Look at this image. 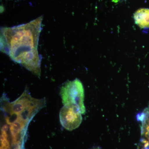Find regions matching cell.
<instances>
[{"label": "cell", "mask_w": 149, "mask_h": 149, "mask_svg": "<svg viewBox=\"0 0 149 149\" xmlns=\"http://www.w3.org/2000/svg\"><path fill=\"white\" fill-rule=\"evenodd\" d=\"M8 128L7 125H5L1 130V149H10L7 133Z\"/></svg>", "instance_id": "obj_7"}, {"label": "cell", "mask_w": 149, "mask_h": 149, "mask_svg": "<svg viewBox=\"0 0 149 149\" xmlns=\"http://www.w3.org/2000/svg\"><path fill=\"white\" fill-rule=\"evenodd\" d=\"M93 149H100V148H94Z\"/></svg>", "instance_id": "obj_9"}, {"label": "cell", "mask_w": 149, "mask_h": 149, "mask_svg": "<svg viewBox=\"0 0 149 149\" xmlns=\"http://www.w3.org/2000/svg\"><path fill=\"white\" fill-rule=\"evenodd\" d=\"M138 117L142 122V134L149 141V109L144 111Z\"/></svg>", "instance_id": "obj_6"}, {"label": "cell", "mask_w": 149, "mask_h": 149, "mask_svg": "<svg viewBox=\"0 0 149 149\" xmlns=\"http://www.w3.org/2000/svg\"><path fill=\"white\" fill-rule=\"evenodd\" d=\"M21 144L22 143H20L16 145L14 149H22V146Z\"/></svg>", "instance_id": "obj_8"}, {"label": "cell", "mask_w": 149, "mask_h": 149, "mask_svg": "<svg viewBox=\"0 0 149 149\" xmlns=\"http://www.w3.org/2000/svg\"><path fill=\"white\" fill-rule=\"evenodd\" d=\"M60 95L63 104L75 105L80 108L82 114H85V93L83 84L79 79L64 83L61 88Z\"/></svg>", "instance_id": "obj_3"}, {"label": "cell", "mask_w": 149, "mask_h": 149, "mask_svg": "<svg viewBox=\"0 0 149 149\" xmlns=\"http://www.w3.org/2000/svg\"><path fill=\"white\" fill-rule=\"evenodd\" d=\"M82 113L77 106L67 104L62 107L59 113L60 121L63 128L71 131L78 128L82 120Z\"/></svg>", "instance_id": "obj_4"}, {"label": "cell", "mask_w": 149, "mask_h": 149, "mask_svg": "<svg viewBox=\"0 0 149 149\" xmlns=\"http://www.w3.org/2000/svg\"><path fill=\"white\" fill-rule=\"evenodd\" d=\"M135 22L141 28H149V9L141 8L134 15Z\"/></svg>", "instance_id": "obj_5"}, {"label": "cell", "mask_w": 149, "mask_h": 149, "mask_svg": "<svg viewBox=\"0 0 149 149\" xmlns=\"http://www.w3.org/2000/svg\"><path fill=\"white\" fill-rule=\"evenodd\" d=\"M43 17L27 24L1 29V49L14 61L40 77L41 58L38 45Z\"/></svg>", "instance_id": "obj_1"}, {"label": "cell", "mask_w": 149, "mask_h": 149, "mask_svg": "<svg viewBox=\"0 0 149 149\" xmlns=\"http://www.w3.org/2000/svg\"><path fill=\"white\" fill-rule=\"evenodd\" d=\"M45 105V100L33 98L26 90L14 102H5L3 108L7 113L10 114V116L7 117L6 119L8 124H10L17 118L29 123L36 113Z\"/></svg>", "instance_id": "obj_2"}]
</instances>
